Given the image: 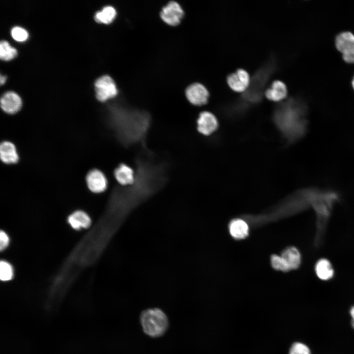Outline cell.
Listing matches in <instances>:
<instances>
[{"label":"cell","instance_id":"8","mask_svg":"<svg viewBox=\"0 0 354 354\" xmlns=\"http://www.w3.org/2000/svg\"><path fill=\"white\" fill-rule=\"evenodd\" d=\"M184 16V11L181 5L175 0L169 1L161 8L159 12L161 20L171 27L179 25Z\"/></svg>","mask_w":354,"mask_h":354},{"label":"cell","instance_id":"11","mask_svg":"<svg viewBox=\"0 0 354 354\" xmlns=\"http://www.w3.org/2000/svg\"><path fill=\"white\" fill-rule=\"evenodd\" d=\"M86 182L88 189L93 193H101L107 186L106 177L98 169H93L88 173Z\"/></svg>","mask_w":354,"mask_h":354},{"label":"cell","instance_id":"21","mask_svg":"<svg viewBox=\"0 0 354 354\" xmlns=\"http://www.w3.org/2000/svg\"><path fill=\"white\" fill-rule=\"evenodd\" d=\"M68 221L71 227L77 230L88 227L91 223L90 219L85 212L77 211L71 214Z\"/></svg>","mask_w":354,"mask_h":354},{"label":"cell","instance_id":"4","mask_svg":"<svg viewBox=\"0 0 354 354\" xmlns=\"http://www.w3.org/2000/svg\"><path fill=\"white\" fill-rule=\"evenodd\" d=\"M315 189H306L298 191L287 199L272 213L263 215L268 216L270 220H276L295 214L312 207L317 193Z\"/></svg>","mask_w":354,"mask_h":354},{"label":"cell","instance_id":"15","mask_svg":"<svg viewBox=\"0 0 354 354\" xmlns=\"http://www.w3.org/2000/svg\"><path fill=\"white\" fill-rule=\"evenodd\" d=\"M0 157L1 161L6 164H15L19 156L15 145L7 141L2 142L0 146Z\"/></svg>","mask_w":354,"mask_h":354},{"label":"cell","instance_id":"27","mask_svg":"<svg viewBox=\"0 0 354 354\" xmlns=\"http://www.w3.org/2000/svg\"><path fill=\"white\" fill-rule=\"evenodd\" d=\"M289 354H311V352L306 345L300 342H296L292 346Z\"/></svg>","mask_w":354,"mask_h":354},{"label":"cell","instance_id":"18","mask_svg":"<svg viewBox=\"0 0 354 354\" xmlns=\"http://www.w3.org/2000/svg\"><path fill=\"white\" fill-rule=\"evenodd\" d=\"M229 228L231 235L235 239H243L248 235V225L244 219H233L229 223Z\"/></svg>","mask_w":354,"mask_h":354},{"label":"cell","instance_id":"2","mask_svg":"<svg viewBox=\"0 0 354 354\" xmlns=\"http://www.w3.org/2000/svg\"><path fill=\"white\" fill-rule=\"evenodd\" d=\"M115 125L119 140L125 145L142 141L148 128L150 119L147 114L122 110Z\"/></svg>","mask_w":354,"mask_h":354},{"label":"cell","instance_id":"23","mask_svg":"<svg viewBox=\"0 0 354 354\" xmlns=\"http://www.w3.org/2000/svg\"><path fill=\"white\" fill-rule=\"evenodd\" d=\"M17 52L16 49L11 47L6 41L3 40L0 43V58L4 60H9L16 57Z\"/></svg>","mask_w":354,"mask_h":354},{"label":"cell","instance_id":"10","mask_svg":"<svg viewBox=\"0 0 354 354\" xmlns=\"http://www.w3.org/2000/svg\"><path fill=\"white\" fill-rule=\"evenodd\" d=\"M187 99L192 104L202 106L206 104L208 99L209 92L207 88L200 83L190 84L185 90Z\"/></svg>","mask_w":354,"mask_h":354},{"label":"cell","instance_id":"20","mask_svg":"<svg viewBox=\"0 0 354 354\" xmlns=\"http://www.w3.org/2000/svg\"><path fill=\"white\" fill-rule=\"evenodd\" d=\"M315 270L317 276L322 280H328L334 276V269L331 263L327 259H321L316 263Z\"/></svg>","mask_w":354,"mask_h":354},{"label":"cell","instance_id":"12","mask_svg":"<svg viewBox=\"0 0 354 354\" xmlns=\"http://www.w3.org/2000/svg\"><path fill=\"white\" fill-rule=\"evenodd\" d=\"M227 83L233 90L242 92L245 91L249 87L250 79L247 71L239 69L228 76Z\"/></svg>","mask_w":354,"mask_h":354},{"label":"cell","instance_id":"14","mask_svg":"<svg viewBox=\"0 0 354 354\" xmlns=\"http://www.w3.org/2000/svg\"><path fill=\"white\" fill-rule=\"evenodd\" d=\"M22 105V101L20 97L14 92H6L1 97V108L7 114H15L20 110Z\"/></svg>","mask_w":354,"mask_h":354},{"label":"cell","instance_id":"28","mask_svg":"<svg viewBox=\"0 0 354 354\" xmlns=\"http://www.w3.org/2000/svg\"><path fill=\"white\" fill-rule=\"evenodd\" d=\"M9 239L7 235L3 231L0 233V249L3 250L5 249L9 244Z\"/></svg>","mask_w":354,"mask_h":354},{"label":"cell","instance_id":"29","mask_svg":"<svg viewBox=\"0 0 354 354\" xmlns=\"http://www.w3.org/2000/svg\"><path fill=\"white\" fill-rule=\"evenodd\" d=\"M350 314L352 318V325L354 328V306H353L350 309Z\"/></svg>","mask_w":354,"mask_h":354},{"label":"cell","instance_id":"6","mask_svg":"<svg viewBox=\"0 0 354 354\" xmlns=\"http://www.w3.org/2000/svg\"><path fill=\"white\" fill-rule=\"evenodd\" d=\"M143 329L147 335L153 337L163 335L168 327L166 315L158 308L144 311L140 317Z\"/></svg>","mask_w":354,"mask_h":354},{"label":"cell","instance_id":"17","mask_svg":"<svg viewBox=\"0 0 354 354\" xmlns=\"http://www.w3.org/2000/svg\"><path fill=\"white\" fill-rule=\"evenodd\" d=\"M283 258L288 270L297 268L301 263V255L298 249L295 247H289L282 253Z\"/></svg>","mask_w":354,"mask_h":354},{"label":"cell","instance_id":"5","mask_svg":"<svg viewBox=\"0 0 354 354\" xmlns=\"http://www.w3.org/2000/svg\"><path fill=\"white\" fill-rule=\"evenodd\" d=\"M275 68L274 59H270L253 76L249 86L242 95L238 103L243 108L250 104L259 103L263 98L264 89L269 78Z\"/></svg>","mask_w":354,"mask_h":354},{"label":"cell","instance_id":"24","mask_svg":"<svg viewBox=\"0 0 354 354\" xmlns=\"http://www.w3.org/2000/svg\"><path fill=\"white\" fill-rule=\"evenodd\" d=\"M13 277V269L7 262L2 261L0 264V278L3 281L11 280Z\"/></svg>","mask_w":354,"mask_h":354},{"label":"cell","instance_id":"16","mask_svg":"<svg viewBox=\"0 0 354 354\" xmlns=\"http://www.w3.org/2000/svg\"><path fill=\"white\" fill-rule=\"evenodd\" d=\"M114 175L118 182L123 186L132 184L136 179V173L128 165L120 164L115 170Z\"/></svg>","mask_w":354,"mask_h":354},{"label":"cell","instance_id":"7","mask_svg":"<svg viewBox=\"0 0 354 354\" xmlns=\"http://www.w3.org/2000/svg\"><path fill=\"white\" fill-rule=\"evenodd\" d=\"M96 97L101 102H105L116 96L118 90L114 79L105 75L98 78L95 82Z\"/></svg>","mask_w":354,"mask_h":354},{"label":"cell","instance_id":"1","mask_svg":"<svg viewBox=\"0 0 354 354\" xmlns=\"http://www.w3.org/2000/svg\"><path fill=\"white\" fill-rule=\"evenodd\" d=\"M293 101L279 104L275 109L273 121L288 142H292L304 134L306 122Z\"/></svg>","mask_w":354,"mask_h":354},{"label":"cell","instance_id":"9","mask_svg":"<svg viewBox=\"0 0 354 354\" xmlns=\"http://www.w3.org/2000/svg\"><path fill=\"white\" fill-rule=\"evenodd\" d=\"M335 44L344 60L354 63V35L349 31L342 32L336 37Z\"/></svg>","mask_w":354,"mask_h":354},{"label":"cell","instance_id":"22","mask_svg":"<svg viewBox=\"0 0 354 354\" xmlns=\"http://www.w3.org/2000/svg\"><path fill=\"white\" fill-rule=\"evenodd\" d=\"M117 15L116 9L112 6L107 5L95 13L94 19L97 23L109 24L113 22Z\"/></svg>","mask_w":354,"mask_h":354},{"label":"cell","instance_id":"30","mask_svg":"<svg viewBox=\"0 0 354 354\" xmlns=\"http://www.w3.org/2000/svg\"><path fill=\"white\" fill-rule=\"evenodd\" d=\"M6 80V77L5 76L0 75V83L1 85H2L5 83Z\"/></svg>","mask_w":354,"mask_h":354},{"label":"cell","instance_id":"26","mask_svg":"<svg viewBox=\"0 0 354 354\" xmlns=\"http://www.w3.org/2000/svg\"><path fill=\"white\" fill-rule=\"evenodd\" d=\"M271 263L272 267L276 270L282 271H289L288 268L281 256L272 255L271 257Z\"/></svg>","mask_w":354,"mask_h":354},{"label":"cell","instance_id":"3","mask_svg":"<svg viewBox=\"0 0 354 354\" xmlns=\"http://www.w3.org/2000/svg\"><path fill=\"white\" fill-rule=\"evenodd\" d=\"M338 199V196L335 193L319 191L314 198L312 207L315 213L316 219L314 243L316 247H319L322 243L333 206Z\"/></svg>","mask_w":354,"mask_h":354},{"label":"cell","instance_id":"13","mask_svg":"<svg viewBox=\"0 0 354 354\" xmlns=\"http://www.w3.org/2000/svg\"><path fill=\"white\" fill-rule=\"evenodd\" d=\"M198 131L205 135H209L216 130L218 121L213 114L204 111L200 113L197 120Z\"/></svg>","mask_w":354,"mask_h":354},{"label":"cell","instance_id":"19","mask_svg":"<svg viewBox=\"0 0 354 354\" xmlns=\"http://www.w3.org/2000/svg\"><path fill=\"white\" fill-rule=\"evenodd\" d=\"M287 94L285 84L280 81H274L270 88L265 92V95L269 100L278 102L285 98Z\"/></svg>","mask_w":354,"mask_h":354},{"label":"cell","instance_id":"31","mask_svg":"<svg viewBox=\"0 0 354 354\" xmlns=\"http://www.w3.org/2000/svg\"><path fill=\"white\" fill-rule=\"evenodd\" d=\"M352 87L354 90V76L352 81Z\"/></svg>","mask_w":354,"mask_h":354},{"label":"cell","instance_id":"25","mask_svg":"<svg viewBox=\"0 0 354 354\" xmlns=\"http://www.w3.org/2000/svg\"><path fill=\"white\" fill-rule=\"evenodd\" d=\"M12 37L17 41L23 42L28 37V33L26 30L20 27H15L11 30Z\"/></svg>","mask_w":354,"mask_h":354}]
</instances>
